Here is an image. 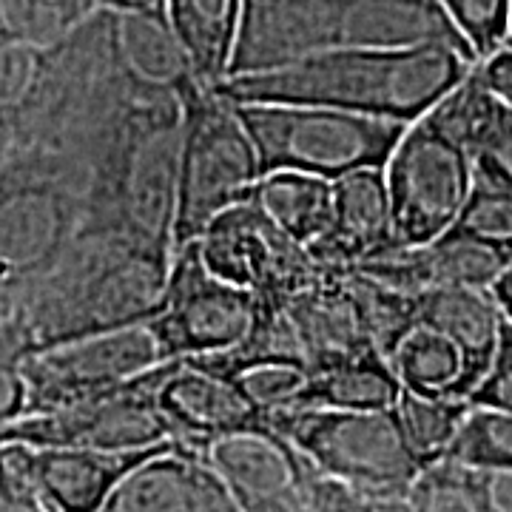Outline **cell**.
Segmentation results:
<instances>
[{"mask_svg": "<svg viewBox=\"0 0 512 512\" xmlns=\"http://www.w3.org/2000/svg\"><path fill=\"white\" fill-rule=\"evenodd\" d=\"M456 228L512 254V191L478 180Z\"/></svg>", "mask_w": 512, "mask_h": 512, "instance_id": "31", "label": "cell"}, {"mask_svg": "<svg viewBox=\"0 0 512 512\" xmlns=\"http://www.w3.org/2000/svg\"><path fill=\"white\" fill-rule=\"evenodd\" d=\"M97 9H117V12H154L165 15V0H92Z\"/></svg>", "mask_w": 512, "mask_h": 512, "instance_id": "41", "label": "cell"}, {"mask_svg": "<svg viewBox=\"0 0 512 512\" xmlns=\"http://www.w3.org/2000/svg\"><path fill=\"white\" fill-rule=\"evenodd\" d=\"M29 410V382L20 373L18 365H0V421H9L26 416Z\"/></svg>", "mask_w": 512, "mask_h": 512, "instance_id": "38", "label": "cell"}, {"mask_svg": "<svg viewBox=\"0 0 512 512\" xmlns=\"http://www.w3.org/2000/svg\"><path fill=\"white\" fill-rule=\"evenodd\" d=\"M197 242L214 274L276 308H288L293 296L319 274V259L311 248L288 237L254 202L222 211Z\"/></svg>", "mask_w": 512, "mask_h": 512, "instance_id": "13", "label": "cell"}, {"mask_svg": "<svg viewBox=\"0 0 512 512\" xmlns=\"http://www.w3.org/2000/svg\"><path fill=\"white\" fill-rule=\"evenodd\" d=\"M416 325H430L450 336L464 353V382L458 396H470L493 365L504 311L493 288H436L416 293Z\"/></svg>", "mask_w": 512, "mask_h": 512, "instance_id": "20", "label": "cell"}, {"mask_svg": "<svg viewBox=\"0 0 512 512\" xmlns=\"http://www.w3.org/2000/svg\"><path fill=\"white\" fill-rule=\"evenodd\" d=\"M487 512H512V467H481Z\"/></svg>", "mask_w": 512, "mask_h": 512, "instance_id": "40", "label": "cell"}, {"mask_svg": "<svg viewBox=\"0 0 512 512\" xmlns=\"http://www.w3.org/2000/svg\"><path fill=\"white\" fill-rule=\"evenodd\" d=\"M40 57L43 46L35 43H0V111L15 109L29 94Z\"/></svg>", "mask_w": 512, "mask_h": 512, "instance_id": "35", "label": "cell"}, {"mask_svg": "<svg viewBox=\"0 0 512 512\" xmlns=\"http://www.w3.org/2000/svg\"><path fill=\"white\" fill-rule=\"evenodd\" d=\"M183 106L174 251L197 242L222 211L248 202L262 180V160L237 103L211 86H197L185 94Z\"/></svg>", "mask_w": 512, "mask_h": 512, "instance_id": "7", "label": "cell"}, {"mask_svg": "<svg viewBox=\"0 0 512 512\" xmlns=\"http://www.w3.org/2000/svg\"><path fill=\"white\" fill-rule=\"evenodd\" d=\"M208 458L245 512H305L313 461L274 424L214 439Z\"/></svg>", "mask_w": 512, "mask_h": 512, "instance_id": "14", "label": "cell"}, {"mask_svg": "<svg viewBox=\"0 0 512 512\" xmlns=\"http://www.w3.org/2000/svg\"><path fill=\"white\" fill-rule=\"evenodd\" d=\"M174 365L177 359L160 362L143 376L72 407L20 416L0 427V441L92 450H140L171 441L174 433L160 410L157 393Z\"/></svg>", "mask_w": 512, "mask_h": 512, "instance_id": "9", "label": "cell"}, {"mask_svg": "<svg viewBox=\"0 0 512 512\" xmlns=\"http://www.w3.org/2000/svg\"><path fill=\"white\" fill-rule=\"evenodd\" d=\"M308 510H353V512H384V504L373 495L362 493L359 487H353L342 478L328 476L313 464L311 484H308Z\"/></svg>", "mask_w": 512, "mask_h": 512, "instance_id": "37", "label": "cell"}, {"mask_svg": "<svg viewBox=\"0 0 512 512\" xmlns=\"http://www.w3.org/2000/svg\"><path fill=\"white\" fill-rule=\"evenodd\" d=\"M248 202H254L288 237L313 245L330 228L333 183L305 171H274L256 183Z\"/></svg>", "mask_w": 512, "mask_h": 512, "instance_id": "23", "label": "cell"}, {"mask_svg": "<svg viewBox=\"0 0 512 512\" xmlns=\"http://www.w3.org/2000/svg\"><path fill=\"white\" fill-rule=\"evenodd\" d=\"M254 291L217 276L202 259L200 242L171 256L165 308L151 319L165 359L222 353L239 345L254 325Z\"/></svg>", "mask_w": 512, "mask_h": 512, "instance_id": "12", "label": "cell"}, {"mask_svg": "<svg viewBox=\"0 0 512 512\" xmlns=\"http://www.w3.org/2000/svg\"><path fill=\"white\" fill-rule=\"evenodd\" d=\"M493 293L495 299H498V305H501V311H504V316L512 322V262L510 268L498 276V282L493 285Z\"/></svg>", "mask_w": 512, "mask_h": 512, "instance_id": "42", "label": "cell"}, {"mask_svg": "<svg viewBox=\"0 0 512 512\" xmlns=\"http://www.w3.org/2000/svg\"><path fill=\"white\" fill-rule=\"evenodd\" d=\"M476 69L481 74V80L487 83V89L495 97H501L512 109V43L504 46V49H498L487 60H478Z\"/></svg>", "mask_w": 512, "mask_h": 512, "instance_id": "39", "label": "cell"}, {"mask_svg": "<svg viewBox=\"0 0 512 512\" xmlns=\"http://www.w3.org/2000/svg\"><path fill=\"white\" fill-rule=\"evenodd\" d=\"M308 367L293 365V362H262L239 370L237 379L242 390L254 399L262 410H276V407H288L293 399L302 393V387L308 382Z\"/></svg>", "mask_w": 512, "mask_h": 512, "instance_id": "33", "label": "cell"}, {"mask_svg": "<svg viewBox=\"0 0 512 512\" xmlns=\"http://www.w3.org/2000/svg\"><path fill=\"white\" fill-rule=\"evenodd\" d=\"M416 43H450L478 60L439 0H245L231 74L271 72L339 49Z\"/></svg>", "mask_w": 512, "mask_h": 512, "instance_id": "3", "label": "cell"}, {"mask_svg": "<svg viewBox=\"0 0 512 512\" xmlns=\"http://www.w3.org/2000/svg\"><path fill=\"white\" fill-rule=\"evenodd\" d=\"M444 12L467 37L478 60H487L498 49L510 46L512 0H439Z\"/></svg>", "mask_w": 512, "mask_h": 512, "instance_id": "30", "label": "cell"}, {"mask_svg": "<svg viewBox=\"0 0 512 512\" xmlns=\"http://www.w3.org/2000/svg\"><path fill=\"white\" fill-rule=\"evenodd\" d=\"M444 456L476 467H512V410L473 404Z\"/></svg>", "mask_w": 512, "mask_h": 512, "instance_id": "29", "label": "cell"}, {"mask_svg": "<svg viewBox=\"0 0 512 512\" xmlns=\"http://www.w3.org/2000/svg\"><path fill=\"white\" fill-rule=\"evenodd\" d=\"M512 254L495 248L461 228H450L441 237L416 248H390L370 256L356 268L390 288L404 293H424L436 288H493L498 276L510 268Z\"/></svg>", "mask_w": 512, "mask_h": 512, "instance_id": "16", "label": "cell"}, {"mask_svg": "<svg viewBox=\"0 0 512 512\" xmlns=\"http://www.w3.org/2000/svg\"><path fill=\"white\" fill-rule=\"evenodd\" d=\"M470 157L476 163L478 180L512 191V109L504 100Z\"/></svg>", "mask_w": 512, "mask_h": 512, "instance_id": "34", "label": "cell"}, {"mask_svg": "<svg viewBox=\"0 0 512 512\" xmlns=\"http://www.w3.org/2000/svg\"><path fill=\"white\" fill-rule=\"evenodd\" d=\"M0 282L46 276L83 228V194L43 168L0 165Z\"/></svg>", "mask_w": 512, "mask_h": 512, "instance_id": "11", "label": "cell"}, {"mask_svg": "<svg viewBox=\"0 0 512 512\" xmlns=\"http://www.w3.org/2000/svg\"><path fill=\"white\" fill-rule=\"evenodd\" d=\"M183 97L143 92L97 148L80 231L120 234L174 254Z\"/></svg>", "mask_w": 512, "mask_h": 512, "instance_id": "4", "label": "cell"}, {"mask_svg": "<svg viewBox=\"0 0 512 512\" xmlns=\"http://www.w3.org/2000/svg\"><path fill=\"white\" fill-rule=\"evenodd\" d=\"M109 512H237L239 501L220 470L174 441L146 458L109 495Z\"/></svg>", "mask_w": 512, "mask_h": 512, "instance_id": "17", "label": "cell"}, {"mask_svg": "<svg viewBox=\"0 0 512 512\" xmlns=\"http://www.w3.org/2000/svg\"><path fill=\"white\" fill-rule=\"evenodd\" d=\"M245 0H165L171 29L194 63L202 86H220L231 74Z\"/></svg>", "mask_w": 512, "mask_h": 512, "instance_id": "22", "label": "cell"}, {"mask_svg": "<svg viewBox=\"0 0 512 512\" xmlns=\"http://www.w3.org/2000/svg\"><path fill=\"white\" fill-rule=\"evenodd\" d=\"M254 137L262 177L305 171L339 180L356 168L387 165L410 123L302 103H237Z\"/></svg>", "mask_w": 512, "mask_h": 512, "instance_id": "6", "label": "cell"}, {"mask_svg": "<svg viewBox=\"0 0 512 512\" xmlns=\"http://www.w3.org/2000/svg\"><path fill=\"white\" fill-rule=\"evenodd\" d=\"M402 387V379L396 376L387 356L367 353L311 373L293 404L379 410V407H396Z\"/></svg>", "mask_w": 512, "mask_h": 512, "instance_id": "24", "label": "cell"}, {"mask_svg": "<svg viewBox=\"0 0 512 512\" xmlns=\"http://www.w3.org/2000/svg\"><path fill=\"white\" fill-rule=\"evenodd\" d=\"M174 447V439L140 450L35 447L32 467L49 512L103 510L120 481L146 458Z\"/></svg>", "mask_w": 512, "mask_h": 512, "instance_id": "19", "label": "cell"}, {"mask_svg": "<svg viewBox=\"0 0 512 512\" xmlns=\"http://www.w3.org/2000/svg\"><path fill=\"white\" fill-rule=\"evenodd\" d=\"M510 43H512V37H510Z\"/></svg>", "mask_w": 512, "mask_h": 512, "instance_id": "43", "label": "cell"}, {"mask_svg": "<svg viewBox=\"0 0 512 512\" xmlns=\"http://www.w3.org/2000/svg\"><path fill=\"white\" fill-rule=\"evenodd\" d=\"M171 256L120 234L80 231L46 276L0 282V365L151 322L165 308Z\"/></svg>", "mask_w": 512, "mask_h": 512, "instance_id": "1", "label": "cell"}, {"mask_svg": "<svg viewBox=\"0 0 512 512\" xmlns=\"http://www.w3.org/2000/svg\"><path fill=\"white\" fill-rule=\"evenodd\" d=\"M393 248H416L450 231L478 183L470 151L421 117L384 165Z\"/></svg>", "mask_w": 512, "mask_h": 512, "instance_id": "8", "label": "cell"}, {"mask_svg": "<svg viewBox=\"0 0 512 512\" xmlns=\"http://www.w3.org/2000/svg\"><path fill=\"white\" fill-rule=\"evenodd\" d=\"M160 362H168L163 342L151 322H143L35 350L15 365L29 382V416L94 399Z\"/></svg>", "mask_w": 512, "mask_h": 512, "instance_id": "10", "label": "cell"}, {"mask_svg": "<svg viewBox=\"0 0 512 512\" xmlns=\"http://www.w3.org/2000/svg\"><path fill=\"white\" fill-rule=\"evenodd\" d=\"M111 26L117 57L137 83L177 97H185L202 86L191 57L177 32L171 29L168 15L111 9Z\"/></svg>", "mask_w": 512, "mask_h": 512, "instance_id": "21", "label": "cell"}, {"mask_svg": "<svg viewBox=\"0 0 512 512\" xmlns=\"http://www.w3.org/2000/svg\"><path fill=\"white\" fill-rule=\"evenodd\" d=\"M470 404L478 407H495V410H512V322L504 316L501 339L495 348L493 365L476 384V390L467 396Z\"/></svg>", "mask_w": 512, "mask_h": 512, "instance_id": "36", "label": "cell"}, {"mask_svg": "<svg viewBox=\"0 0 512 512\" xmlns=\"http://www.w3.org/2000/svg\"><path fill=\"white\" fill-rule=\"evenodd\" d=\"M268 419L322 473L379 498L384 512H413L407 493L424 461L407 439L396 407L342 410L288 404L271 410Z\"/></svg>", "mask_w": 512, "mask_h": 512, "instance_id": "5", "label": "cell"}, {"mask_svg": "<svg viewBox=\"0 0 512 512\" xmlns=\"http://www.w3.org/2000/svg\"><path fill=\"white\" fill-rule=\"evenodd\" d=\"M32 456H35V444L15 439L0 441V464H3L0 510L3 512H49L46 495L37 484Z\"/></svg>", "mask_w": 512, "mask_h": 512, "instance_id": "32", "label": "cell"}, {"mask_svg": "<svg viewBox=\"0 0 512 512\" xmlns=\"http://www.w3.org/2000/svg\"><path fill=\"white\" fill-rule=\"evenodd\" d=\"M92 12V0H0V43L52 46Z\"/></svg>", "mask_w": 512, "mask_h": 512, "instance_id": "28", "label": "cell"}, {"mask_svg": "<svg viewBox=\"0 0 512 512\" xmlns=\"http://www.w3.org/2000/svg\"><path fill=\"white\" fill-rule=\"evenodd\" d=\"M325 262L359 265L393 248V208L382 165L356 168L333 180L330 228L308 245Z\"/></svg>", "mask_w": 512, "mask_h": 512, "instance_id": "18", "label": "cell"}, {"mask_svg": "<svg viewBox=\"0 0 512 512\" xmlns=\"http://www.w3.org/2000/svg\"><path fill=\"white\" fill-rule=\"evenodd\" d=\"M157 399L174 441L200 456L214 439L271 427L268 410H262L237 379L202 365L194 356L177 359L160 384Z\"/></svg>", "mask_w": 512, "mask_h": 512, "instance_id": "15", "label": "cell"}, {"mask_svg": "<svg viewBox=\"0 0 512 512\" xmlns=\"http://www.w3.org/2000/svg\"><path fill=\"white\" fill-rule=\"evenodd\" d=\"M450 43L322 52L271 72L231 74L217 92L231 103H302L416 123L476 69Z\"/></svg>", "mask_w": 512, "mask_h": 512, "instance_id": "2", "label": "cell"}, {"mask_svg": "<svg viewBox=\"0 0 512 512\" xmlns=\"http://www.w3.org/2000/svg\"><path fill=\"white\" fill-rule=\"evenodd\" d=\"M470 399L444 396V393H421L413 387H402L396 402V413L402 419L404 433L419 453L421 461H436L447 453L456 433L470 413Z\"/></svg>", "mask_w": 512, "mask_h": 512, "instance_id": "26", "label": "cell"}, {"mask_svg": "<svg viewBox=\"0 0 512 512\" xmlns=\"http://www.w3.org/2000/svg\"><path fill=\"white\" fill-rule=\"evenodd\" d=\"M390 365L404 387L444 396H458L467 370L461 348L430 325H416L410 333H404L390 356Z\"/></svg>", "mask_w": 512, "mask_h": 512, "instance_id": "25", "label": "cell"}, {"mask_svg": "<svg viewBox=\"0 0 512 512\" xmlns=\"http://www.w3.org/2000/svg\"><path fill=\"white\" fill-rule=\"evenodd\" d=\"M407 501L413 512H487L484 470L453 456L427 461Z\"/></svg>", "mask_w": 512, "mask_h": 512, "instance_id": "27", "label": "cell"}]
</instances>
